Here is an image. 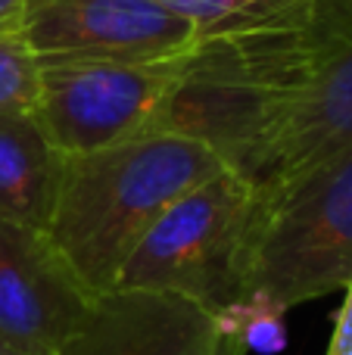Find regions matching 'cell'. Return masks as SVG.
<instances>
[{"label":"cell","mask_w":352,"mask_h":355,"mask_svg":"<svg viewBox=\"0 0 352 355\" xmlns=\"http://www.w3.org/2000/svg\"><path fill=\"white\" fill-rule=\"evenodd\" d=\"M225 168L209 144L166 131L62 156L47 234L85 287L100 296L116 287L162 212Z\"/></svg>","instance_id":"1"},{"label":"cell","mask_w":352,"mask_h":355,"mask_svg":"<svg viewBox=\"0 0 352 355\" xmlns=\"http://www.w3.org/2000/svg\"><path fill=\"white\" fill-rule=\"evenodd\" d=\"M265 218V193L225 168L162 212L125 262L116 287L175 293L212 315L222 312L247 296Z\"/></svg>","instance_id":"2"},{"label":"cell","mask_w":352,"mask_h":355,"mask_svg":"<svg viewBox=\"0 0 352 355\" xmlns=\"http://www.w3.org/2000/svg\"><path fill=\"white\" fill-rule=\"evenodd\" d=\"M187 50L153 60L41 56V91L31 116L60 156L156 135L184 78Z\"/></svg>","instance_id":"3"},{"label":"cell","mask_w":352,"mask_h":355,"mask_svg":"<svg viewBox=\"0 0 352 355\" xmlns=\"http://www.w3.org/2000/svg\"><path fill=\"white\" fill-rule=\"evenodd\" d=\"M352 281V147L303 175L268 202L247 293L293 306L346 290Z\"/></svg>","instance_id":"4"},{"label":"cell","mask_w":352,"mask_h":355,"mask_svg":"<svg viewBox=\"0 0 352 355\" xmlns=\"http://www.w3.org/2000/svg\"><path fill=\"white\" fill-rule=\"evenodd\" d=\"M97 293L85 287L47 231L0 218V340L53 355L81 327Z\"/></svg>","instance_id":"5"},{"label":"cell","mask_w":352,"mask_h":355,"mask_svg":"<svg viewBox=\"0 0 352 355\" xmlns=\"http://www.w3.org/2000/svg\"><path fill=\"white\" fill-rule=\"evenodd\" d=\"M352 147V41L328 56L265 125L247 166L237 175L253 181L272 202L287 187Z\"/></svg>","instance_id":"6"},{"label":"cell","mask_w":352,"mask_h":355,"mask_svg":"<svg viewBox=\"0 0 352 355\" xmlns=\"http://www.w3.org/2000/svg\"><path fill=\"white\" fill-rule=\"evenodd\" d=\"M22 35L37 56L153 60L197 44V28L159 0H25Z\"/></svg>","instance_id":"7"},{"label":"cell","mask_w":352,"mask_h":355,"mask_svg":"<svg viewBox=\"0 0 352 355\" xmlns=\"http://www.w3.org/2000/svg\"><path fill=\"white\" fill-rule=\"evenodd\" d=\"M53 355H247L212 312L175 293L106 290Z\"/></svg>","instance_id":"8"},{"label":"cell","mask_w":352,"mask_h":355,"mask_svg":"<svg viewBox=\"0 0 352 355\" xmlns=\"http://www.w3.org/2000/svg\"><path fill=\"white\" fill-rule=\"evenodd\" d=\"M60 166L35 116H0V218L47 231Z\"/></svg>","instance_id":"9"},{"label":"cell","mask_w":352,"mask_h":355,"mask_svg":"<svg viewBox=\"0 0 352 355\" xmlns=\"http://www.w3.org/2000/svg\"><path fill=\"white\" fill-rule=\"evenodd\" d=\"M197 28L200 37L231 35L297 16L312 0H159Z\"/></svg>","instance_id":"10"},{"label":"cell","mask_w":352,"mask_h":355,"mask_svg":"<svg viewBox=\"0 0 352 355\" xmlns=\"http://www.w3.org/2000/svg\"><path fill=\"white\" fill-rule=\"evenodd\" d=\"M222 337H228L243 352L281 355L290 343L287 331V309L262 290H249L243 300L228 302L222 312L212 315Z\"/></svg>","instance_id":"11"},{"label":"cell","mask_w":352,"mask_h":355,"mask_svg":"<svg viewBox=\"0 0 352 355\" xmlns=\"http://www.w3.org/2000/svg\"><path fill=\"white\" fill-rule=\"evenodd\" d=\"M41 91V56L22 31L0 35V116H31Z\"/></svg>","instance_id":"12"},{"label":"cell","mask_w":352,"mask_h":355,"mask_svg":"<svg viewBox=\"0 0 352 355\" xmlns=\"http://www.w3.org/2000/svg\"><path fill=\"white\" fill-rule=\"evenodd\" d=\"M324 355H352V281L346 284V300H343L340 312L334 321V334Z\"/></svg>","instance_id":"13"},{"label":"cell","mask_w":352,"mask_h":355,"mask_svg":"<svg viewBox=\"0 0 352 355\" xmlns=\"http://www.w3.org/2000/svg\"><path fill=\"white\" fill-rule=\"evenodd\" d=\"M25 22V0H0V35H16Z\"/></svg>","instance_id":"14"},{"label":"cell","mask_w":352,"mask_h":355,"mask_svg":"<svg viewBox=\"0 0 352 355\" xmlns=\"http://www.w3.org/2000/svg\"><path fill=\"white\" fill-rule=\"evenodd\" d=\"M0 355H25V352H19L16 346H10V343H3V340H0Z\"/></svg>","instance_id":"15"}]
</instances>
